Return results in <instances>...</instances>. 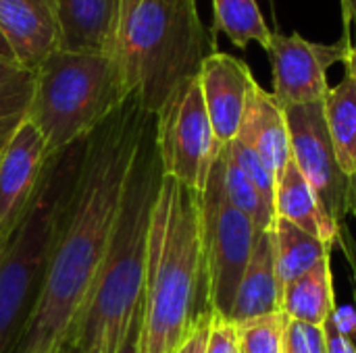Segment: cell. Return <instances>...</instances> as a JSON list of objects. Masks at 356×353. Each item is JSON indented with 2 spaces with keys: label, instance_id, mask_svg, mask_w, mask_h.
I'll use <instances>...</instances> for the list:
<instances>
[{
  "label": "cell",
  "instance_id": "d4e9b609",
  "mask_svg": "<svg viewBox=\"0 0 356 353\" xmlns=\"http://www.w3.org/2000/svg\"><path fill=\"white\" fill-rule=\"evenodd\" d=\"M225 150L229 152V156L238 164V169L257 187V191L265 198V202L273 206L277 179L269 171V166L263 162V158L257 154V150L244 137H240V135H236V139H232L229 144H225Z\"/></svg>",
  "mask_w": 356,
  "mask_h": 353
},
{
  "label": "cell",
  "instance_id": "836d02e7",
  "mask_svg": "<svg viewBox=\"0 0 356 353\" xmlns=\"http://www.w3.org/2000/svg\"><path fill=\"white\" fill-rule=\"evenodd\" d=\"M0 60H13V62H17V58H15V54H13V50H10V46H8V42L4 40L2 31H0Z\"/></svg>",
  "mask_w": 356,
  "mask_h": 353
},
{
  "label": "cell",
  "instance_id": "d6986e66",
  "mask_svg": "<svg viewBox=\"0 0 356 353\" xmlns=\"http://www.w3.org/2000/svg\"><path fill=\"white\" fill-rule=\"evenodd\" d=\"M273 239H275V273H277V285L282 298L288 285H292L296 279L309 273L321 258L332 254V246L282 218H275Z\"/></svg>",
  "mask_w": 356,
  "mask_h": 353
},
{
  "label": "cell",
  "instance_id": "e0dca14e",
  "mask_svg": "<svg viewBox=\"0 0 356 353\" xmlns=\"http://www.w3.org/2000/svg\"><path fill=\"white\" fill-rule=\"evenodd\" d=\"M273 210L275 218L296 225L298 229L315 235L327 246H334V241L338 239L340 229L323 212L317 202V196L313 193L311 185L307 183L292 158L286 164L284 173L277 177Z\"/></svg>",
  "mask_w": 356,
  "mask_h": 353
},
{
  "label": "cell",
  "instance_id": "52a82bcc",
  "mask_svg": "<svg viewBox=\"0 0 356 353\" xmlns=\"http://www.w3.org/2000/svg\"><path fill=\"white\" fill-rule=\"evenodd\" d=\"M200 212L209 306L217 318L229 320L240 281L261 231L244 212L227 202L217 160L213 164L207 189L202 191Z\"/></svg>",
  "mask_w": 356,
  "mask_h": 353
},
{
  "label": "cell",
  "instance_id": "ba28073f",
  "mask_svg": "<svg viewBox=\"0 0 356 353\" xmlns=\"http://www.w3.org/2000/svg\"><path fill=\"white\" fill-rule=\"evenodd\" d=\"M154 117V144L163 175L202 193L221 144L215 137L198 75L184 81Z\"/></svg>",
  "mask_w": 356,
  "mask_h": 353
},
{
  "label": "cell",
  "instance_id": "d6a6232c",
  "mask_svg": "<svg viewBox=\"0 0 356 353\" xmlns=\"http://www.w3.org/2000/svg\"><path fill=\"white\" fill-rule=\"evenodd\" d=\"M346 75L355 81L356 85V42L353 44V48H350V54H348V58H346Z\"/></svg>",
  "mask_w": 356,
  "mask_h": 353
},
{
  "label": "cell",
  "instance_id": "4316f807",
  "mask_svg": "<svg viewBox=\"0 0 356 353\" xmlns=\"http://www.w3.org/2000/svg\"><path fill=\"white\" fill-rule=\"evenodd\" d=\"M213 318L215 314H207L196 329L190 333V337L181 343V347L177 353H207V345H209V335H211V327H213Z\"/></svg>",
  "mask_w": 356,
  "mask_h": 353
},
{
  "label": "cell",
  "instance_id": "6da1fadb",
  "mask_svg": "<svg viewBox=\"0 0 356 353\" xmlns=\"http://www.w3.org/2000/svg\"><path fill=\"white\" fill-rule=\"evenodd\" d=\"M152 123L154 114L129 96L83 139L71 206L15 353H54L73 331L96 285L134 158Z\"/></svg>",
  "mask_w": 356,
  "mask_h": 353
},
{
  "label": "cell",
  "instance_id": "8fae6325",
  "mask_svg": "<svg viewBox=\"0 0 356 353\" xmlns=\"http://www.w3.org/2000/svg\"><path fill=\"white\" fill-rule=\"evenodd\" d=\"M50 160L38 127L23 117L0 150V246L23 221Z\"/></svg>",
  "mask_w": 356,
  "mask_h": 353
},
{
  "label": "cell",
  "instance_id": "8992f818",
  "mask_svg": "<svg viewBox=\"0 0 356 353\" xmlns=\"http://www.w3.org/2000/svg\"><path fill=\"white\" fill-rule=\"evenodd\" d=\"M127 98L111 54L56 48L35 69L25 117L42 133L52 158L83 141Z\"/></svg>",
  "mask_w": 356,
  "mask_h": 353
},
{
  "label": "cell",
  "instance_id": "7c38bea8",
  "mask_svg": "<svg viewBox=\"0 0 356 353\" xmlns=\"http://www.w3.org/2000/svg\"><path fill=\"white\" fill-rule=\"evenodd\" d=\"M198 81L215 137L225 146L236 139L242 127L250 89L257 79L244 60L215 50L202 60Z\"/></svg>",
  "mask_w": 356,
  "mask_h": 353
},
{
  "label": "cell",
  "instance_id": "277c9868",
  "mask_svg": "<svg viewBox=\"0 0 356 353\" xmlns=\"http://www.w3.org/2000/svg\"><path fill=\"white\" fill-rule=\"evenodd\" d=\"M213 52L196 0H119L111 56L127 94L148 112L156 114Z\"/></svg>",
  "mask_w": 356,
  "mask_h": 353
},
{
  "label": "cell",
  "instance_id": "83f0119b",
  "mask_svg": "<svg viewBox=\"0 0 356 353\" xmlns=\"http://www.w3.org/2000/svg\"><path fill=\"white\" fill-rule=\"evenodd\" d=\"M332 322L338 329L340 335L350 339L353 343L356 341V308L355 306H342L336 308L332 314Z\"/></svg>",
  "mask_w": 356,
  "mask_h": 353
},
{
  "label": "cell",
  "instance_id": "44dd1931",
  "mask_svg": "<svg viewBox=\"0 0 356 353\" xmlns=\"http://www.w3.org/2000/svg\"><path fill=\"white\" fill-rule=\"evenodd\" d=\"M215 33H225L242 50L250 42L267 50L273 35L257 0H213V37Z\"/></svg>",
  "mask_w": 356,
  "mask_h": 353
},
{
  "label": "cell",
  "instance_id": "7402d4cb",
  "mask_svg": "<svg viewBox=\"0 0 356 353\" xmlns=\"http://www.w3.org/2000/svg\"><path fill=\"white\" fill-rule=\"evenodd\" d=\"M217 169L221 175V185H223V193L227 202L240 212H244L261 233L273 229L275 225L273 206L265 202V198L257 191V187L248 181V177L238 169V164L232 160L225 146H221L219 150Z\"/></svg>",
  "mask_w": 356,
  "mask_h": 353
},
{
  "label": "cell",
  "instance_id": "2e32d148",
  "mask_svg": "<svg viewBox=\"0 0 356 353\" xmlns=\"http://www.w3.org/2000/svg\"><path fill=\"white\" fill-rule=\"evenodd\" d=\"M282 291L275 273V239L273 229L263 231L254 243L252 256L238 287L229 322L240 325L259 316L282 310Z\"/></svg>",
  "mask_w": 356,
  "mask_h": 353
},
{
  "label": "cell",
  "instance_id": "9a60e30c",
  "mask_svg": "<svg viewBox=\"0 0 356 353\" xmlns=\"http://www.w3.org/2000/svg\"><path fill=\"white\" fill-rule=\"evenodd\" d=\"M238 135L257 150L275 179L284 173L292 158L286 114L273 94L263 89L257 81L250 89L248 106Z\"/></svg>",
  "mask_w": 356,
  "mask_h": 353
},
{
  "label": "cell",
  "instance_id": "484cf974",
  "mask_svg": "<svg viewBox=\"0 0 356 353\" xmlns=\"http://www.w3.org/2000/svg\"><path fill=\"white\" fill-rule=\"evenodd\" d=\"M207 353H240L236 325L223 318H213Z\"/></svg>",
  "mask_w": 356,
  "mask_h": 353
},
{
  "label": "cell",
  "instance_id": "5b68a950",
  "mask_svg": "<svg viewBox=\"0 0 356 353\" xmlns=\"http://www.w3.org/2000/svg\"><path fill=\"white\" fill-rule=\"evenodd\" d=\"M83 141L52 156L17 229L0 246V353H15L35 310L75 189Z\"/></svg>",
  "mask_w": 356,
  "mask_h": 353
},
{
  "label": "cell",
  "instance_id": "5bb4252c",
  "mask_svg": "<svg viewBox=\"0 0 356 353\" xmlns=\"http://www.w3.org/2000/svg\"><path fill=\"white\" fill-rule=\"evenodd\" d=\"M58 48L111 54L119 0H54Z\"/></svg>",
  "mask_w": 356,
  "mask_h": 353
},
{
  "label": "cell",
  "instance_id": "7a4b0ae2",
  "mask_svg": "<svg viewBox=\"0 0 356 353\" xmlns=\"http://www.w3.org/2000/svg\"><path fill=\"white\" fill-rule=\"evenodd\" d=\"M200 200L202 193L163 175L148 233L140 353H177L196 325L213 314Z\"/></svg>",
  "mask_w": 356,
  "mask_h": 353
},
{
  "label": "cell",
  "instance_id": "f1b7e54d",
  "mask_svg": "<svg viewBox=\"0 0 356 353\" xmlns=\"http://www.w3.org/2000/svg\"><path fill=\"white\" fill-rule=\"evenodd\" d=\"M323 331H325V341H327V353H356L355 343L338 333L332 318L323 325Z\"/></svg>",
  "mask_w": 356,
  "mask_h": 353
},
{
  "label": "cell",
  "instance_id": "4dcf8cb0",
  "mask_svg": "<svg viewBox=\"0 0 356 353\" xmlns=\"http://www.w3.org/2000/svg\"><path fill=\"white\" fill-rule=\"evenodd\" d=\"M21 123V119H13V121H4V123H0V150H2V146L8 141V137L13 135V131L17 129V125Z\"/></svg>",
  "mask_w": 356,
  "mask_h": 353
},
{
  "label": "cell",
  "instance_id": "f546056e",
  "mask_svg": "<svg viewBox=\"0 0 356 353\" xmlns=\"http://www.w3.org/2000/svg\"><path fill=\"white\" fill-rule=\"evenodd\" d=\"M140 331H142V306L136 312V316H134V320H131L123 341L119 343V347H117L115 353H140Z\"/></svg>",
  "mask_w": 356,
  "mask_h": 353
},
{
  "label": "cell",
  "instance_id": "e575fe53",
  "mask_svg": "<svg viewBox=\"0 0 356 353\" xmlns=\"http://www.w3.org/2000/svg\"><path fill=\"white\" fill-rule=\"evenodd\" d=\"M350 212L356 218V175L350 177Z\"/></svg>",
  "mask_w": 356,
  "mask_h": 353
},
{
  "label": "cell",
  "instance_id": "3957f363",
  "mask_svg": "<svg viewBox=\"0 0 356 353\" xmlns=\"http://www.w3.org/2000/svg\"><path fill=\"white\" fill-rule=\"evenodd\" d=\"M161 179L163 169L152 123L134 158L113 239L96 285L65 341L81 353L117 352L142 306L148 233Z\"/></svg>",
  "mask_w": 356,
  "mask_h": 353
},
{
  "label": "cell",
  "instance_id": "4fadbf2b",
  "mask_svg": "<svg viewBox=\"0 0 356 353\" xmlns=\"http://www.w3.org/2000/svg\"><path fill=\"white\" fill-rule=\"evenodd\" d=\"M0 31L17 62L35 71L58 48L54 0H0Z\"/></svg>",
  "mask_w": 356,
  "mask_h": 353
},
{
  "label": "cell",
  "instance_id": "30bf717a",
  "mask_svg": "<svg viewBox=\"0 0 356 353\" xmlns=\"http://www.w3.org/2000/svg\"><path fill=\"white\" fill-rule=\"evenodd\" d=\"M348 29L336 44H319L300 33H275L267 48L273 73V98L282 108L296 104L325 102L330 94L327 73L334 64L346 62L350 54Z\"/></svg>",
  "mask_w": 356,
  "mask_h": 353
},
{
  "label": "cell",
  "instance_id": "ffe728a7",
  "mask_svg": "<svg viewBox=\"0 0 356 353\" xmlns=\"http://www.w3.org/2000/svg\"><path fill=\"white\" fill-rule=\"evenodd\" d=\"M334 152L344 175H356V85L346 75L323 102Z\"/></svg>",
  "mask_w": 356,
  "mask_h": 353
},
{
  "label": "cell",
  "instance_id": "d590c367",
  "mask_svg": "<svg viewBox=\"0 0 356 353\" xmlns=\"http://www.w3.org/2000/svg\"><path fill=\"white\" fill-rule=\"evenodd\" d=\"M54 353H81V352H79V350H75V347H71L69 343H63V345H60V347H58Z\"/></svg>",
  "mask_w": 356,
  "mask_h": 353
},
{
  "label": "cell",
  "instance_id": "9c48e42d",
  "mask_svg": "<svg viewBox=\"0 0 356 353\" xmlns=\"http://www.w3.org/2000/svg\"><path fill=\"white\" fill-rule=\"evenodd\" d=\"M292 160L317 196L319 206L340 229L350 212V177L338 164L323 102L284 108Z\"/></svg>",
  "mask_w": 356,
  "mask_h": 353
},
{
  "label": "cell",
  "instance_id": "1f68e13d",
  "mask_svg": "<svg viewBox=\"0 0 356 353\" xmlns=\"http://www.w3.org/2000/svg\"><path fill=\"white\" fill-rule=\"evenodd\" d=\"M342 8H344V19H346V29L350 25V21L356 25V0H342Z\"/></svg>",
  "mask_w": 356,
  "mask_h": 353
},
{
  "label": "cell",
  "instance_id": "cb8c5ba5",
  "mask_svg": "<svg viewBox=\"0 0 356 353\" xmlns=\"http://www.w3.org/2000/svg\"><path fill=\"white\" fill-rule=\"evenodd\" d=\"M290 316L280 310L236 325L240 353H284V339Z\"/></svg>",
  "mask_w": 356,
  "mask_h": 353
},
{
  "label": "cell",
  "instance_id": "603a6c76",
  "mask_svg": "<svg viewBox=\"0 0 356 353\" xmlns=\"http://www.w3.org/2000/svg\"><path fill=\"white\" fill-rule=\"evenodd\" d=\"M33 83L35 71L13 60H0V123L27 114Z\"/></svg>",
  "mask_w": 356,
  "mask_h": 353
},
{
  "label": "cell",
  "instance_id": "ac0fdd59",
  "mask_svg": "<svg viewBox=\"0 0 356 353\" xmlns=\"http://www.w3.org/2000/svg\"><path fill=\"white\" fill-rule=\"evenodd\" d=\"M282 310L292 320L313 327H323L332 318L336 310V298L330 256L321 258L309 273L286 287Z\"/></svg>",
  "mask_w": 356,
  "mask_h": 353
}]
</instances>
